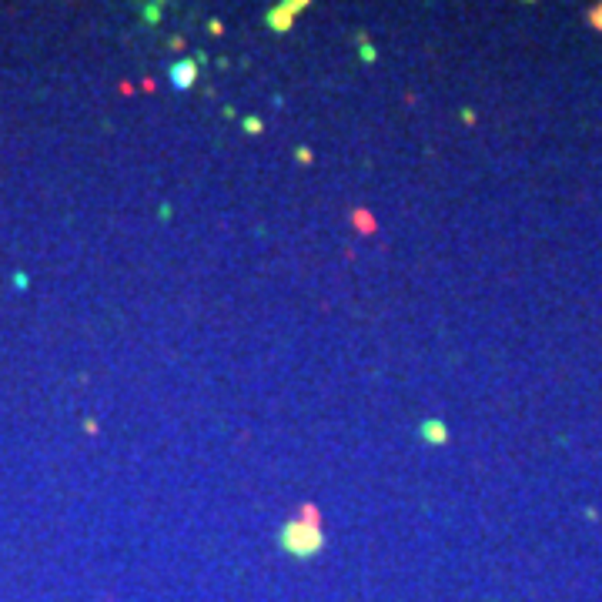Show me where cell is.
<instances>
[{"mask_svg": "<svg viewBox=\"0 0 602 602\" xmlns=\"http://www.w3.org/2000/svg\"><path fill=\"white\" fill-rule=\"evenodd\" d=\"M589 24H592V27H599V30H602V7H596V11L589 13Z\"/></svg>", "mask_w": 602, "mask_h": 602, "instance_id": "8992f818", "label": "cell"}, {"mask_svg": "<svg viewBox=\"0 0 602 602\" xmlns=\"http://www.w3.org/2000/svg\"><path fill=\"white\" fill-rule=\"evenodd\" d=\"M295 11H305V0H298V4H284V7H271L265 20H268L271 30H288L291 20H295Z\"/></svg>", "mask_w": 602, "mask_h": 602, "instance_id": "7a4b0ae2", "label": "cell"}, {"mask_svg": "<svg viewBox=\"0 0 602 602\" xmlns=\"http://www.w3.org/2000/svg\"><path fill=\"white\" fill-rule=\"evenodd\" d=\"M244 131H261V121H258V117H248V121H244Z\"/></svg>", "mask_w": 602, "mask_h": 602, "instance_id": "52a82bcc", "label": "cell"}, {"mask_svg": "<svg viewBox=\"0 0 602 602\" xmlns=\"http://www.w3.org/2000/svg\"><path fill=\"white\" fill-rule=\"evenodd\" d=\"M194 80H198V64L194 61H178V64L171 67V84L178 90H191Z\"/></svg>", "mask_w": 602, "mask_h": 602, "instance_id": "3957f363", "label": "cell"}, {"mask_svg": "<svg viewBox=\"0 0 602 602\" xmlns=\"http://www.w3.org/2000/svg\"><path fill=\"white\" fill-rule=\"evenodd\" d=\"M355 224H359V231H365V234H372V218L368 215H355Z\"/></svg>", "mask_w": 602, "mask_h": 602, "instance_id": "5b68a950", "label": "cell"}, {"mask_svg": "<svg viewBox=\"0 0 602 602\" xmlns=\"http://www.w3.org/2000/svg\"><path fill=\"white\" fill-rule=\"evenodd\" d=\"M278 546L282 552L295 555V559H308L325 546V529H321V512L315 502H305L295 515H288V522L278 532Z\"/></svg>", "mask_w": 602, "mask_h": 602, "instance_id": "6da1fadb", "label": "cell"}, {"mask_svg": "<svg viewBox=\"0 0 602 602\" xmlns=\"http://www.w3.org/2000/svg\"><path fill=\"white\" fill-rule=\"evenodd\" d=\"M419 435H422L428 445H442V442L449 438V428H445V422H438V419H425V422L419 425Z\"/></svg>", "mask_w": 602, "mask_h": 602, "instance_id": "277c9868", "label": "cell"}]
</instances>
